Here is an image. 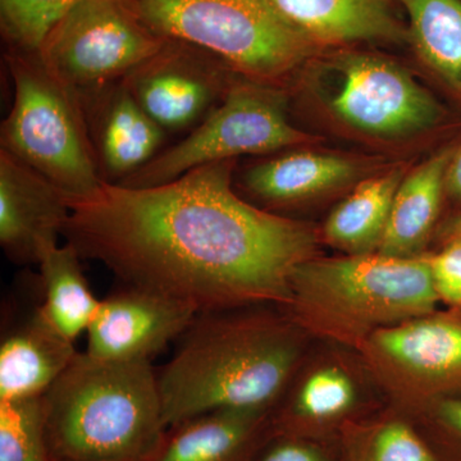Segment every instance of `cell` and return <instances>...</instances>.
<instances>
[{
	"label": "cell",
	"mask_w": 461,
	"mask_h": 461,
	"mask_svg": "<svg viewBox=\"0 0 461 461\" xmlns=\"http://www.w3.org/2000/svg\"><path fill=\"white\" fill-rule=\"evenodd\" d=\"M233 169L235 160H224L159 186L104 184L90 198L71 202L63 238L122 285L196 313L254 304L287 308L294 272L317 257V230L242 198Z\"/></svg>",
	"instance_id": "1"
},
{
	"label": "cell",
	"mask_w": 461,
	"mask_h": 461,
	"mask_svg": "<svg viewBox=\"0 0 461 461\" xmlns=\"http://www.w3.org/2000/svg\"><path fill=\"white\" fill-rule=\"evenodd\" d=\"M308 338L280 305L196 313L158 375L167 429L222 409L272 411L304 360Z\"/></svg>",
	"instance_id": "2"
},
{
	"label": "cell",
	"mask_w": 461,
	"mask_h": 461,
	"mask_svg": "<svg viewBox=\"0 0 461 461\" xmlns=\"http://www.w3.org/2000/svg\"><path fill=\"white\" fill-rule=\"evenodd\" d=\"M53 461H147L166 435L151 362L78 353L44 395Z\"/></svg>",
	"instance_id": "3"
},
{
	"label": "cell",
	"mask_w": 461,
	"mask_h": 461,
	"mask_svg": "<svg viewBox=\"0 0 461 461\" xmlns=\"http://www.w3.org/2000/svg\"><path fill=\"white\" fill-rule=\"evenodd\" d=\"M429 256L314 257L290 282L287 313L309 336L359 351L378 330L436 312Z\"/></svg>",
	"instance_id": "4"
},
{
	"label": "cell",
	"mask_w": 461,
	"mask_h": 461,
	"mask_svg": "<svg viewBox=\"0 0 461 461\" xmlns=\"http://www.w3.org/2000/svg\"><path fill=\"white\" fill-rule=\"evenodd\" d=\"M14 102L0 129V147L63 191L69 202L104 186L83 96L54 74L39 50L7 56Z\"/></svg>",
	"instance_id": "5"
},
{
	"label": "cell",
	"mask_w": 461,
	"mask_h": 461,
	"mask_svg": "<svg viewBox=\"0 0 461 461\" xmlns=\"http://www.w3.org/2000/svg\"><path fill=\"white\" fill-rule=\"evenodd\" d=\"M123 2L159 38L209 51L239 75L260 83L280 85L321 50L269 0Z\"/></svg>",
	"instance_id": "6"
},
{
	"label": "cell",
	"mask_w": 461,
	"mask_h": 461,
	"mask_svg": "<svg viewBox=\"0 0 461 461\" xmlns=\"http://www.w3.org/2000/svg\"><path fill=\"white\" fill-rule=\"evenodd\" d=\"M308 62L305 87L348 127L377 140L399 141L435 129L445 109L402 65L357 50Z\"/></svg>",
	"instance_id": "7"
},
{
	"label": "cell",
	"mask_w": 461,
	"mask_h": 461,
	"mask_svg": "<svg viewBox=\"0 0 461 461\" xmlns=\"http://www.w3.org/2000/svg\"><path fill=\"white\" fill-rule=\"evenodd\" d=\"M315 141V136L291 123L287 95L280 85L239 76L222 102L195 129L118 185L133 189L159 186L198 167Z\"/></svg>",
	"instance_id": "8"
},
{
	"label": "cell",
	"mask_w": 461,
	"mask_h": 461,
	"mask_svg": "<svg viewBox=\"0 0 461 461\" xmlns=\"http://www.w3.org/2000/svg\"><path fill=\"white\" fill-rule=\"evenodd\" d=\"M165 42L123 0H84L58 21L39 51L54 74L86 94L124 80Z\"/></svg>",
	"instance_id": "9"
},
{
	"label": "cell",
	"mask_w": 461,
	"mask_h": 461,
	"mask_svg": "<svg viewBox=\"0 0 461 461\" xmlns=\"http://www.w3.org/2000/svg\"><path fill=\"white\" fill-rule=\"evenodd\" d=\"M375 384L396 400L424 403L461 393V317L420 315L378 330L360 350Z\"/></svg>",
	"instance_id": "10"
},
{
	"label": "cell",
	"mask_w": 461,
	"mask_h": 461,
	"mask_svg": "<svg viewBox=\"0 0 461 461\" xmlns=\"http://www.w3.org/2000/svg\"><path fill=\"white\" fill-rule=\"evenodd\" d=\"M239 76L209 51L166 41L122 81L167 133H189L222 102Z\"/></svg>",
	"instance_id": "11"
},
{
	"label": "cell",
	"mask_w": 461,
	"mask_h": 461,
	"mask_svg": "<svg viewBox=\"0 0 461 461\" xmlns=\"http://www.w3.org/2000/svg\"><path fill=\"white\" fill-rule=\"evenodd\" d=\"M196 312L145 288L122 285L100 299L86 330V353L115 362H151L177 341Z\"/></svg>",
	"instance_id": "12"
},
{
	"label": "cell",
	"mask_w": 461,
	"mask_h": 461,
	"mask_svg": "<svg viewBox=\"0 0 461 461\" xmlns=\"http://www.w3.org/2000/svg\"><path fill=\"white\" fill-rule=\"evenodd\" d=\"M379 168L375 158L286 149L247 167L235 189L251 204L277 214L359 184Z\"/></svg>",
	"instance_id": "13"
},
{
	"label": "cell",
	"mask_w": 461,
	"mask_h": 461,
	"mask_svg": "<svg viewBox=\"0 0 461 461\" xmlns=\"http://www.w3.org/2000/svg\"><path fill=\"white\" fill-rule=\"evenodd\" d=\"M69 213L63 191L0 149V247L11 262L38 266L59 245Z\"/></svg>",
	"instance_id": "14"
},
{
	"label": "cell",
	"mask_w": 461,
	"mask_h": 461,
	"mask_svg": "<svg viewBox=\"0 0 461 461\" xmlns=\"http://www.w3.org/2000/svg\"><path fill=\"white\" fill-rule=\"evenodd\" d=\"M81 96L105 184H121L162 151L167 132L136 102L123 81Z\"/></svg>",
	"instance_id": "15"
},
{
	"label": "cell",
	"mask_w": 461,
	"mask_h": 461,
	"mask_svg": "<svg viewBox=\"0 0 461 461\" xmlns=\"http://www.w3.org/2000/svg\"><path fill=\"white\" fill-rule=\"evenodd\" d=\"M77 350L42 313L41 299L3 324L0 400L44 396Z\"/></svg>",
	"instance_id": "16"
},
{
	"label": "cell",
	"mask_w": 461,
	"mask_h": 461,
	"mask_svg": "<svg viewBox=\"0 0 461 461\" xmlns=\"http://www.w3.org/2000/svg\"><path fill=\"white\" fill-rule=\"evenodd\" d=\"M373 375L350 354L329 353L304 357L282 395L281 420L286 424H326L341 420L369 393Z\"/></svg>",
	"instance_id": "17"
},
{
	"label": "cell",
	"mask_w": 461,
	"mask_h": 461,
	"mask_svg": "<svg viewBox=\"0 0 461 461\" xmlns=\"http://www.w3.org/2000/svg\"><path fill=\"white\" fill-rule=\"evenodd\" d=\"M269 2L285 20L321 48L357 41L409 42V30L393 14V0Z\"/></svg>",
	"instance_id": "18"
},
{
	"label": "cell",
	"mask_w": 461,
	"mask_h": 461,
	"mask_svg": "<svg viewBox=\"0 0 461 461\" xmlns=\"http://www.w3.org/2000/svg\"><path fill=\"white\" fill-rule=\"evenodd\" d=\"M456 149L446 148L406 173L393 198L377 253L395 258L424 256L446 191V176Z\"/></svg>",
	"instance_id": "19"
},
{
	"label": "cell",
	"mask_w": 461,
	"mask_h": 461,
	"mask_svg": "<svg viewBox=\"0 0 461 461\" xmlns=\"http://www.w3.org/2000/svg\"><path fill=\"white\" fill-rule=\"evenodd\" d=\"M269 411L222 409L182 420L147 461H244Z\"/></svg>",
	"instance_id": "20"
},
{
	"label": "cell",
	"mask_w": 461,
	"mask_h": 461,
	"mask_svg": "<svg viewBox=\"0 0 461 461\" xmlns=\"http://www.w3.org/2000/svg\"><path fill=\"white\" fill-rule=\"evenodd\" d=\"M405 175L402 167H393L355 185L324 222V241L346 256L377 253L386 232L393 198Z\"/></svg>",
	"instance_id": "21"
},
{
	"label": "cell",
	"mask_w": 461,
	"mask_h": 461,
	"mask_svg": "<svg viewBox=\"0 0 461 461\" xmlns=\"http://www.w3.org/2000/svg\"><path fill=\"white\" fill-rule=\"evenodd\" d=\"M81 260L78 251L66 242L47 251L38 264L42 313L72 342L86 333L100 305Z\"/></svg>",
	"instance_id": "22"
},
{
	"label": "cell",
	"mask_w": 461,
	"mask_h": 461,
	"mask_svg": "<svg viewBox=\"0 0 461 461\" xmlns=\"http://www.w3.org/2000/svg\"><path fill=\"white\" fill-rule=\"evenodd\" d=\"M409 16V42L424 65L461 91V0H397Z\"/></svg>",
	"instance_id": "23"
},
{
	"label": "cell",
	"mask_w": 461,
	"mask_h": 461,
	"mask_svg": "<svg viewBox=\"0 0 461 461\" xmlns=\"http://www.w3.org/2000/svg\"><path fill=\"white\" fill-rule=\"evenodd\" d=\"M0 461H53L45 432L44 396L0 400Z\"/></svg>",
	"instance_id": "24"
},
{
	"label": "cell",
	"mask_w": 461,
	"mask_h": 461,
	"mask_svg": "<svg viewBox=\"0 0 461 461\" xmlns=\"http://www.w3.org/2000/svg\"><path fill=\"white\" fill-rule=\"evenodd\" d=\"M84 0H0L2 25L14 50H39L67 12Z\"/></svg>",
	"instance_id": "25"
},
{
	"label": "cell",
	"mask_w": 461,
	"mask_h": 461,
	"mask_svg": "<svg viewBox=\"0 0 461 461\" xmlns=\"http://www.w3.org/2000/svg\"><path fill=\"white\" fill-rule=\"evenodd\" d=\"M363 461H438L409 424L386 421L373 429Z\"/></svg>",
	"instance_id": "26"
},
{
	"label": "cell",
	"mask_w": 461,
	"mask_h": 461,
	"mask_svg": "<svg viewBox=\"0 0 461 461\" xmlns=\"http://www.w3.org/2000/svg\"><path fill=\"white\" fill-rule=\"evenodd\" d=\"M433 285L439 302L461 306V236L448 238L439 253L429 256Z\"/></svg>",
	"instance_id": "27"
},
{
	"label": "cell",
	"mask_w": 461,
	"mask_h": 461,
	"mask_svg": "<svg viewBox=\"0 0 461 461\" xmlns=\"http://www.w3.org/2000/svg\"><path fill=\"white\" fill-rule=\"evenodd\" d=\"M258 461H323L312 446L296 439H282L271 446Z\"/></svg>",
	"instance_id": "28"
},
{
	"label": "cell",
	"mask_w": 461,
	"mask_h": 461,
	"mask_svg": "<svg viewBox=\"0 0 461 461\" xmlns=\"http://www.w3.org/2000/svg\"><path fill=\"white\" fill-rule=\"evenodd\" d=\"M438 414L448 429L461 437V400L446 399L438 403Z\"/></svg>",
	"instance_id": "29"
},
{
	"label": "cell",
	"mask_w": 461,
	"mask_h": 461,
	"mask_svg": "<svg viewBox=\"0 0 461 461\" xmlns=\"http://www.w3.org/2000/svg\"><path fill=\"white\" fill-rule=\"evenodd\" d=\"M446 193L461 202V148L456 150L446 176Z\"/></svg>",
	"instance_id": "30"
},
{
	"label": "cell",
	"mask_w": 461,
	"mask_h": 461,
	"mask_svg": "<svg viewBox=\"0 0 461 461\" xmlns=\"http://www.w3.org/2000/svg\"><path fill=\"white\" fill-rule=\"evenodd\" d=\"M446 236L447 238H454V236H461V217L454 220L453 222L448 224L447 230H446Z\"/></svg>",
	"instance_id": "31"
},
{
	"label": "cell",
	"mask_w": 461,
	"mask_h": 461,
	"mask_svg": "<svg viewBox=\"0 0 461 461\" xmlns=\"http://www.w3.org/2000/svg\"><path fill=\"white\" fill-rule=\"evenodd\" d=\"M455 313H456L457 315H460V317H461V306H460V308L455 309Z\"/></svg>",
	"instance_id": "32"
}]
</instances>
